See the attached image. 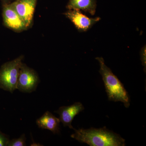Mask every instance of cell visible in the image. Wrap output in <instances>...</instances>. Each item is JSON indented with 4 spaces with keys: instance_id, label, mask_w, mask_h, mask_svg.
Instances as JSON below:
<instances>
[{
    "instance_id": "obj_6",
    "label": "cell",
    "mask_w": 146,
    "mask_h": 146,
    "mask_svg": "<svg viewBox=\"0 0 146 146\" xmlns=\"http://www.w3.org/2000/svg\"><path fill=\"white\" fill-rule=\"evenodd\" d=\"M64 15L72 22L80 32L87 31L101 20L99 17L89 18L82 13L81 11L76 9H69Z\"/></svg>"
},
{
    "instance_id": "obj_13",
    "label": "cell",
    "mask_w": 146,
    "mask_h": 146,
    "mask_svg": "<svg viewBox=\"0 0 146 146\" xmlns=\"http://www.w3.org/2000/svg\"><path fill=\"white\" fill-rule=\"evenodd\" d=\"M9 139L0 131V146H6L8 145Z\"/></svg>"
},
{
    "instance_id": "obj_10",
    "label": "cell",
    "mask_w": 146,
    "mask_h": 146,
    "mask_svg": "<svg viewBox=\"0 0 146 146\" xmlns=\"http://www.w3.org/2000/svg\"><path fill=\"white\" fill-rule=\"evenodd\" d=\"M96 0H69L67 8L82 11L90 13L92 16L95 15L96 9Z\"/></svg>"
},
{
    "instance_id": "obj_11",
    "label": "cell",
    "mask_w": 146,
    "mask_h": 146,
    "mask_svg": "<svg viewBox=\"0 0 146 146\" xmlns=\"http://www.w3.org/2000/svg\"><path fill=\"white\" fill-rule=\"evenodd\" d=\"M25 135L23 134L18 138H15L9 141L7 146H26V143Z\"/></svg>"
},
{
    "instance_id": "obj_2",
    "label": "cell",
    "mask_w": 146,
    "mask_h": 146,
    "mask_svg": "<svg viewBox=\"0 0 146 146\" xmlns=\"http://www.w3.org/2000/svg\"><path fill=\"white\" fill-rule=\"evenodd\" d=\"M96 59L100 63V68L99 72L104 82L109 100L122 102L125 107H129V96L123 84L117 76L112 73L110 68L106 65L103 58L97 57Z\"/></svg>"
},
{
    "instance_id": "obj_4",
    "label": "cell",
    "mask_w": 146,
    "mask_h": 146,
    "mask_svg": "<svg viewBox=\"0 0 146 146\" xmlns=\"http://www.w3.org/2000/svg\"><path fill=\"white\" fill-rule=\"evenodd\" d=\"M39 82L37 73L23 63L19 72L17 89L23 93H31L36 90Z\"/></svg>"
},
{
    "instance_id": "obj_14",
    "label": "cell",
    "mask_w": 146,
    "mask_h": 146,
    "mask_svg": "<svg viewBox=\"0 0 146 146\" xmlns=\"http://www.w3.org/2000/svg\"><path fill=\"white\" fill-rule=\"evenodd\" d=\"M3 1H7V0H3Z\"/></svg>"
},
{
    "instance_id": "obj_9",
    "label": "cell",
    "mask_w": 146,
    "mask_h": 146,
    "mask_svg": "<svg viewBox=\"0 0 146 146\" xmlns=\"http://www.w3.org/2000/svg\"><path fill=\"white\" fill-rule=\"evenodd\" d=\"M60 119L55 117L50 112L46 111L42 117L37 119L36 123L42 129H48L54 133L60 132Z\"/></svg>"
},
{
    "instance_id": "obj_12",
    "label": "cell",
    "mask_w": 146,
    "mask_h": 146,
    "mask_svg": "<svg viewBox=\"0 0 146 146\" xmlns=\"http://www.w3.org/2000/svg\"><path fill=\"white\" fill-rule=\"evenodd\" d=\"M146 46L145 45L141 49V52H140V56H141V62H142V65L143 66L145 72H146Z\"/></svg>"
},
{
    "instance_id": "obj_3",
    "label": "cell",
    "mask_w": 146,
    "mask_h": 146,
    "mask_svg": "<svg viewBox=\"0 0 146 146\" xmlns=\"http://www.w3.org/2000/svg\"><path fill=\"white\" fill-rule=\"evenodd\" d=\"M24 56L4 63L0 68V88L13 93L17 89L19 72Z\"/></svg>"
},
{
    "instance_id": "obj_1",
    "label": "cell",
    "mask_w": 146,
    "mask_h": 146,
    "mask_svg": "<svg viewBox=\"0 0 146 146\" xmlns=\"http://www.w3.org/2000/svg\"><path fill=\"white\" fill-rule=\"evenodd\" d=\"M71 137L80 143L91 146H124L125 140L117 133L106 127L88 129L74 128Z\"/></svg>"
},
{
    "instance_id": "obj_8",
    "label": "cell",
    "mask_w": 146,
    "mask_h": 146,
    "mask_svg": "<svg viewBox=\"0 0 146 146\" xmlns=\"http://www.w3.org/2000/svg\"><path fill=\"white\" fill-rule=\"evenodd\" d=\"M84 109L82 104L78 102L69 106H61L56 112L59 115L60 122L63 124L64 126H68L74 129L72 123L74 118Z\"/></svg>"
},
{
    "instance_id": "obj_5",
    "label": "cell",
    "mask_w": 146,
    "mask_h": 146,
    "mask_svg": "<svg viewBox=\"0 0 146 146\" xmlns=\"http://www.w3.org/2000/svg\"><path fill=\"white\" fill-rule=\"evenodd\" d=\"M2 16L4 25L9 29L16 32L23 31L28 29L11 3L4 4Z\"/></svg>"
},
{
    "instance_id": "obj_7",
    "label": "cell",
    "mask_w": 146,
    "mask_h": 146,
    "mask_svg": "<svg viewBox=\"0 0 146 146\" xmlns=\"http://www.w3.org/2000/svg\"><path fill=\"white\" fill-rule=\"evenodd\" d=\"M37 0H16L11 3L28 28L32 24Z\"/></svg>"
}]
</instances>
